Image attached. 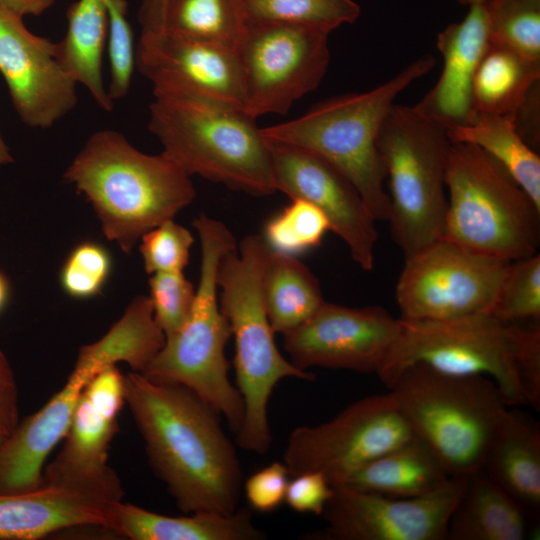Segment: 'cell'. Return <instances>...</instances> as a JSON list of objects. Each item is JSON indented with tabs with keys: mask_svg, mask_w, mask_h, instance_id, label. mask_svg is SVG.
<instances>
[{
	"mask_svg": "<svg viewBox=\"0 0 540 540\" xmlns=\"http://www.w3.org/2000/svg\"><path fill=\"white\" fill-rule=\"evenodd\" d=\"M270 252L262 236L248 235L222 257L217 272L219 305L235 344V386L244 403L236 443L259 455L272 443L268 403L276 385L284 378H316L295 366L276 345L262 286Z\"/></svg>",
	"mask_w": 540,
	"mask_h": 540,
	"instance_id": "obj_4",
	"label": "cell"
},
{
	"mask_svg": "<svg viewBox=\"0 0 540 540\" xmlns=\"http://www.w3.org/2000/svg\"><path fill=\"white\" fill-rule=\"evenodd\" d=\"M262 286L275 333L284 334L300 326L325 302L319 280L296 256L271 250Z\"/></svg>",
	"mask_w": 540,
	"mask_h": 540,
	"instance_id": "obj_29",
	"label": "cell"
},
{
	"mask_svg": "<svg viewBox=\"0 0 540 540\" xmlns=\"http://www.w3.org/2000/svg\"><path fill=\"white\" fill-rule=\"evenodd\" d=\"M467 477L450 476L435 490L412 498H393L333 486L322 516L324 540H447L451 515Z\"/></svg>",
	"mask_w": 540,
	"mask_h": 540,
	"instance_id": "obj_14",
	"label": "cell"
},
{
	"mask_svg": "<svg viewBox=\"0 0 540 540\" xmlns=\"http://www.w3.org/2000/svg\"><path fill=\"white\" fill-rule=\"evenodd\" d=\"M153 96L148 129L186 174L251 196L276 192L268 142L243 108L188 95Z\"/></svg>",
	"mask_w": 540,
	"mask_h": 540,
	"instance_id": "obj_5",
	"label": "cell"
},
{
	"mask_svg": "<svg viewBox=\"0 0 540 540\" xmlns=\"http://www.w3.org/2000/svg\"><path fill=\"white\" fill-rule=\"evenodd\" d=\"M530 518L480 468L466 478L449 521L447 540H524L530 536Z\"/></svg>",
	"mask_w": 540,
	"mask_h": 540,
	"instance_id": "obj_25",
	"label": "cell"
},
{
	"mask_svg": "<svg viewBox=\"0 0 540 540\" xmlns=\"http://www.w3.org/2000/svg\"><path fill=\"white\" fill-rule=\"evenodd\" d=\"M245 23L303 25L332 32L360 16L353 0H239Z\"/></svg>",
	"mask_w": 540,
	"mask_h": 540,
	"instance_id": "obj_33",
	"label": "cell"
},
{
	"mask_svg": "<svg viewBox=\"0 0 540 540\" xmlns=\"http://www.w3.org/2000/svg\"><path fill=\"white\" fill-rule=\"evenodd\" d=\"M10 296V285L6 276L0 271V312L6 306Z\"/></svg>",
	"mask_w": 540,
	"mask_h": 540,
	"instance_id": "obj_46",
	"label": "cell"
},
{
	"mask_svg": "<svg viewBox=\"0 0 540 540\" xmlns=\"http://www.w3.org/2000/svg\"><path fill=\"white\" fill-rule=\"evenodd\" d=\"M489 46L484 3L471 5L460 22L438 34L443 69L435 86L415 108L446 129L468 124L477 112L472 96L474 76Z\"/></svg>",
	"mask_w": 540,
	"mask_h": 540,
	"instance_id": "obj_21",
	"label": "cell"
},
{
	"mask_svg": "<svg viewBox=\"0 0 540 540\" xmlns=\"http://www.w3.org/2000/svg\"><path fill=\"white\" fill-rule=\"evenodd\" d=\"M445 184L448 207L443 239L508 261L538 253L540 208L482 149L452 143Z\"/></svg>",
	"mask_w": 540,
	"mask_h": 540,
	"instance_id": "obj_9",
	"label": "cell"
},
{
	"mask_svg": "<svg viewBox=\"0 0 540 540\" xmlns=\"http://www.w3.org/2000/svg\"><path fill=\"white\" fill-rule=\"evenodd\" d=\"M19 423L18 389L13 370L0 350V446Z\"/></svg>",
	"mask_w": 540,
	"mask_h": 540,
	"instance_id": "obj_43",
	"label": "cell"
},
{
	"mask_svg": "<svg viewBox=\"0 0 540 540\" xmlns=\"http://www.w3.org/2000/svg\"><path fill=\"white\" fill-rule=\"evenodd\" d=\"M97 373L89 364L76 360L64 386L41 409L19 421L0 446V495L43 486L44 463L65 438L80 395Z\"/></svg>",
	"mask_w": 540,
	"mask_h": 540,
	"instance_id": "obj_20",
	"label": "cell"
},
{
	"mask_svg": "<svg viewBox=\"0 0 540 540\" xmlns=\"http://www.w3.org/2000/svg\"><path fill=\"white\" fill-rule=\"evenodd\" d=\"M389 392L413 435L453 477L481 468L509 407L491 379L448 374L421 363L405 368Z\"/></svg>",
	"mask_w": 540,
	"mask_h": 540,
	"instance_id": "obj_8",
	"label": "cell"
},
{
	"mask_svg": "<svg viewBox=\"0 0 540 540\" xmlns=\"http://www.w3.org/2000/svg\"><path fill=\"white\" fill-rule=\"evenodd\" d=\"M401 327L380 306L352 308L324 302L303 324L282 334L283 348L298 368L377 373Z\"/></svg>",
	"mask_w": 540,
	"mask_h": 540,
	"instance_id": "obj_16",
	"label": "cell"
},
{
	"mask_svg": "<svg viewBox=\"0 0 540 540\" xmlns=\"http://www.w3.org/2000/svg\"><path fill=\"white\" fill-rule=\"evenodd\" d=\"M67 31L56 43V56L77 84L86 87L97 105L111 111L102 62L108 30L106 0H76L67 9Z\"/></svg>",
	"mask_w": 540,
	"mask_h": 540,
	"instance_id": "obj_27",
	"label": "cell"
},
{
	"mask_svg": "<svg viewBox=\"0 0 540 540\" xmlns=\"http://www.w3.org/2000/svg\"><path fill=\"white\" fill-rule=\"evenodd\" d=\"M141 239L140 251L148 274L183 272L194 243L187 228L170 219L147 231Z\"/></svg>",
	"mask_w": 540,
	"mask_h": 540,
	"instance_id": "obj_39",
	"label": "cell"
},
{
	"mask_svg": "<svg viewBox=\"0 0 540 540\" xmlns=\"http://www.w3.org/2000/svg\"><path fill=\"white\" fill-rule=\"evenodd\" d=\"M413 433L390 392L360 399L331 420L295 428L283 462L290 475L318 471L331 485L404 443Z\"/></svg>",
	"mask_w": 540,
	"mask_h": 540,
	"instance_id": "obj_13",
	"label": "cell"
},
{
	"mask_svg": "<svg viewBox=\"0 0 540 540\" xmlns=\"http://www.w3.org/2000/svg\"><path fill=\"white\" fill-rule=\"evenodd\" d=\"M201 246L199 284L183 325L166 338L164 346L140 372L146 378L182 385L222 415L236 434L244 418L242 396L229 379L225 347L229 323L218 298L217 272L222 257L237 247L221 221L205 214L193 220Z\"/></svg>",
	"mask_w": 540,
	"mask_h": 540,
	"instance_id": "obj_7",
	"label": "cell"
},
{
	"mask_svg": "<svg viewBox=\"0 0 540 540\" xmlns=\"http://www.w3.org/2000/svg\"><path fill=\"white\" fill-rule=\"evenodd\" d=\"M111 531L132 540H262L266 533L254 525L250 508L230 515L211 512L165 516L119 501Z\"/></svg>",
	"mask_w": 540,
	"mask_h": 540,
	"instance_id": "obj_24",
	"label": "cell"
},
{
	"mask_svg": "<svg viewBox=\"0 0 540 540\" xmlns=\"http://www.w3.org/2000/svg\"><path fill=\"white\" fill-rule=\"evenodd\" d=\"M434 66L435 58L423 55L371 90L323 100L295 119L262 128V134L330 163L356 187L376 220L388 221L390 200L377 147L379 130L398 95Z\"/></svg>",
	"mask_w": 540,
	"mask_h": 540,
	"instance_id": "obj_6",
	"label": "cell"
},
{
	"mask_svg": "<svg viewBox=\"0 0 540 540\" xmlns=\"http://www.w3.org/2000/svg\"><path fill=\"white\" fill-rule=\"evenodd\" d=\"M124 390L149 463L177 507L186 514L234 513L242 469L220 414L188 388L139 372L124 376Z\"/></svg>",
	"mask_w": 540,
	"mask_h": 540,
	"instance_id": "obj_1",
	"label": "cell"
},
{
	"mask_svg": "<svg viewBox=\"0 0 540 540\" xmlns=\"http://www.w3.org/2000/svg\"><path fill=\"white\" fill-rule=\"evenodd\" d=\"M13 162L12 155L9 152V148L6 145L1 133H0V166Z\"/></svg>",
	"mask_w": 540,
	"mask_h": 540,
	"instance_id": "obj_47",
	"label": "cell"
},
{
	"mask_svg": "<svg viewBox=\"0 0 540 540\" xmlns=\"http://www.w3.org/2000/svg\"><path fill=\"white\" fill-rule=\"evenodd\" d=\"M449 477L435 453L413 435L341 484L387 497L412 498L435 490Z\"/></svg>",
	"mask_w": 540,
	"mask_h": 540,
	"instance_id": "obj_26",
	"label": "cell"
},
{
	"mask_svg": "<svg viewBox=\"0 0 540 540\" xmlns=\"http://www.w3.org/2000/svg\"><path fill=\"white\" fill-rule=\"evenodd\" d=\"M124 404V375L116 365L103 368L82 391L65 443L43 470V486L122 500L124 491L116 472L108 465V450Z\"/></svg>",
	"mask_w": 540,
	"mask_h": 540,
	"instance_id": "obj_15",
	"label": "cell"
},
{
	"mask_svg": "<svg viewBox=\"0 0 540 540\" xmlns=\"http://www.w3.org/2000/svg\"><path fill=\"white\" fill-rule=\"evenodd\" d=\"M330 33L303 25L246 24L235 46L245 112L255 119L284 115L316 90L330 63Z\"/></svg>",
	"mask_w": 540,
	"mask_h": 540,
	"instance_id": "obj_11",
	"label": "cell"
},
{
	"mask_svg": "<svg viewBox=\"0 0 540 540\" xmlns=\"http://www.w3.org/2000/svg\"><path fill=\"white\" fill-rule=\"evenodd\" d=\"M245 26L239 0L166 2L163 30L176 35L235 48Z\"/></svg>",
	"mask_w": 540,
	"mask_h": 540,
	"instance_id": "obj_32",
	"label": "cell"
},
{
	"mask_svg": "<svg viewBox=\"0 0 540 540\" xmlns=\"http://www.w3.org/2000/svg\"><path fill=\"white\" fill-rule=\"evenodd\" d=\"M106 6L110 67V84L107 90L114 102L126 96L129 91L136 67V50L133 31L127 19L128 2L106 0Z\"/></svg>",
	"mask_w": 540,
	"mask_h": 540,
	"instance_id": "obj_38",
	"label": "cell"
},
{
	"mask_svg": "<svg viewBox=\"0 0 540 540\" xmlns=\"http://www.w3.org/2000/svg\"><path fill=\"white\" fill-rule=\"evenodd\" d=\"M167 0H139L137 12L141 34H154L163 30Z\"/></svg>",
	"mask_w": 540,
	"mask_h": 540,
	"instance_id": "obj_44",
	"label": "cell"
},
{
	"mask_svg": "<svg viewBox=\"0 0 540 540\" xmlns=\"http://www.w3.org/2000/svg\"><path fill=\"white\" fill-rule=\"evenodd\" d=\"M267 142L276 192L316 206L327 218L330 231L344 241L353 261L365 271L372 270L377 220L356 187L318 155L292 145Z\"/></svg>",
	"mask_w": 540,
	"mask_h": 540,
	"instance_id": "obj_17",
	"label": "cell"
},
{
	"mask_svg": "<svg viewBox=\"0 0 540 540\" xmlns=\"http://www.w3.org/2000/svg\"><path fill=\"white\" fill-rule=\"evenodd\" d=\"M540 65L529 63L504 48L490 45L473 80L477 112L516 114L538 86Z\"/></svg>",
	"mask_w": 540,
	"mask_h": 540,
	"instance_id": "obj_31",
	"label": "cell"
},
{
	"mask_svg": "<svg viewBox=\"0 0 540 540\" xmlns=\"http://www.w3.org/2000/svg\"><path fill=\"white\" fill-rule=\"evenodd\" d=\"M118 502L58 486L0 495V540H37L78 526L111 530Z\"/></svg>",
	"mask_w": 540,
	"mask_h": 540,
	"instance_id": "obj_22",
	"label": "cell"
},
{
	"mask_svg": "<svg viewBox=\"0 0 540 540\" xmlns=\"http://www.w3.org/2000/svg\"><path fill=\"white\" fill-rule=\"evenodd\" d=\"M166 336L157 324L148 296L135 297L123 316L98 341L84 345L78 356L100 369L126 362L135 372H142L161 350Z\"/></svg>",
	"mask_w": 540,
	"mask_h": 540,
	"instance_id": "obj_30",
	"label": "cell"
},
{
	"mask_svg": "<svg viewBox=\"0 0 540 540\" xmlns=\"http://www.w3.org/2000/svg\"><path fill=\"white\" fill-rule=\"evenodd\" d=\"M333 494V486L326 476L318 471L294 475L289 481L285 502L297 513L322 515Z\"/></svg>",
	"mask_w": 540,
	"mask_h": 540,
	"instance_id": "obj_42",
	"label": "cell"
},
{
	"mask_svg": "<svg viewBox=\"0 0 540 540\" xmlns=\"http://www.w3.org/2000/svg\"><path fill=\"white\" fill-rule=\"evenodd\" d=\"M0 74L21 121L49 128L77 104V83L56 56V43L32 33L0 4Z\"/></svg>",
	"mask_w": 540,
	"mask_h": 540,
	"instance_id": "obj_18",
	"label": "cell"
},
{
	"mask_svg": "<svg viewBox=\"0 0 540 540\" xmlns=\"http://www.w3.org/2000/svg\"><path fill=\"white\" fill-rule=\"evenodd\" d=\"M290 473L284 462L275 461L250 475L244 493L250 508L270 513L285 502Z\"/></svg>",
	"mask_w": 540,
	"mask_h": 540,
	"instance_id": "obj_41",
	"label": "cell"
},
{
	"mask_svg": "<svg viewBox=\"0 0 540 540\" xmlns=\"http://www.w3.org/2000/svg\"><path fill=\"white\" fill-rule=\"evenodd\" d=\"M55 0H0V4L21 15L38 16L47 11Z\"/></svg>",
	"mask_w": 540,
	"mask_h": 540,
	"instance_id": "obj_45",
	"label": "cell"
},
{
	"mask_svg": "<svg viewBox=\"0 0 540 540\" xmlns=\"http://www.w3.org/2000/svg\"><path fill=\"white\" fill-rule=\"evenodd\" d=\"M327 231L329 222L316 206L291 199L289 205L268 220L263 239L272 251L297 256L318 247Z\"/></svg>",
	"mask_w": 540,
	"mask_h": 540,
	"instance_id": "obj_35",
	"label": "cell"
},
{
	"mask_svg": "<svg viewBox=\"0 0 540 540\" xmlns=\"http://www.w3.org/2000/svg\"><path fill=\"white\" fill-rule=\"evenodd\" d=\"M481 469L533 519L540 514V425L508 407L486 451Z\"/></svg>",
	"mask_w": 540,
	"mask_h": 540,
	"instance_id": "obj_23",
	"label": "cell"
},
{
	"mask_svg": "<svg viewBox=\"0 0 540 540\" xmlns=\"http://www.w3.org/2000/svg\"><path fill=\"white\" fill-rule=\"evenodd\" d=\"M496 317L519 323L540 319V255L511 261L491 310Z\"/></svg>",
	"mask_w": 540,
	"mask_h": 540,
	"instance_id": "obj_36",
	"label": "cell"
},
{
	"mask_svg": "<svg viewBox=\"0 0 540 540\" xmlns=\"http://www.w3.org/2000/svg\"><path fill=\"white\" fill-rule=\"evenodd\" d=\"M149 287L154 318L167 338L186 321L196 290L183 272L154 273Z\"/></svg>",
	"mask_w": 540,
	"mask_h": 540,
	"instance_id": "obj_40",
	"label": "cell"
},
{
	"mask_svg": "<svg viewBox=\"0 0 540 540\" xmlns=\"http://www.w3.org/2000/svg\"><path fill=\"white\" fill-rule=\"evenodd\" d=\"M112 270L108 250L86 241L78 244L67 256L60 272L65 293L76 299H87L101 293Z\"/></svg>",
	"mask_w": 540,
	"mask_h": 540,
	"instance_id": "obj_37",
	"label": "cell"
},
{
	"mask_svg": "<svg viewBox=\"0 0 540 540\" xmlns=\"http://www.w3.org/2000/svg\"><path fill=\"white\" fill-rule=\"evenodd\" d=\"M405 259L395 293L404 320H442L491 312L511 263L445 239Z\"/></svg>",
	"mask_w": 540,
	"mask_h": 540,
	"instance_id": "obj_12",
	"label": "cell"
},
{
	"mask_svg": "<svg viewBox=\"0 0 540 540\" xmlns=\"http://www.w3.org/2000/svg\"><path fill=\"white\" fill-rule=\"evenodd\" d=\"M64 179L88 199L105 236L126 253L196 196L191 177L174 162L139 151L110 129L88 138Z\"/></svg>",
	"mask_w": 540,
	"mask_h": 540,
	"instance_id": "obj_3",
	"label": "cell"
},
{
	"mask_svg": "<svg viewBox=\"0 0 540 540\" xmlns=\"http://www.w3.org/2000/svg\"><path fill=\"white\" fill-rule=\"evenodd\" d=\"M399 334L376 373L389 389L421 363L460 376H484L509 407H540V327L477 313L442 320L401 319Z\"/></svg>",
	"mask_w": 540,
	"mask_h": 540,
	"instance_id": "obj_2",
	"label": "cell"
},
{
	"mask_svg": "<svg viewBox=\"0 0 540 540\" xmlns=\"http://www.w3.org/2000/svg\"><path fill=\"white\" fill-rule=\"evenodd\" d=\"M456 1L462 5L471 6L474 4L485 3L487 0H456Z\"/></svg>",
	"mask_w": 540,
	"mask_h": 540,
	"instance_id": "obj_48",
	"label": "cell"
},
{
	"mask_svg": "<svg viewBox=\"0 0 540 540\" xmlns=\"http://www.w3.org/2000/svg\"><path fill=\"white\" fill-rule=\"evenodd\" d=\"M136 67L153 95L178 94L243 108L241 68L234 47L167 31L141 34Z\"/></svg>",
	"mask_w": 540,
	"mask_h": 540,
	"instance_id": "obj_19",
	"label": "cell"
},
{
	"mask_svg": "<svg viewBox=\"0 0 540 540\" xmlns=\"http://www.w3.org/2000/svg\"><path fill=\"white\" fill-rule=\"evenodd\" d=\"M446 128L415 106L394 104L377 147L389 185L391 236L405 257L443 239L448 207Z\"/></svg>",
	"mask_w": 540,
	"mask_h": 540,
	"instance_id": "obj_10",
	"label": "cell"
},
{
	"mask_svg": "<svg viewBox=\"0 0 540 540\" xmlns=\"http://www.w3.org/2000/svg\"><path fill=\"white\" fill-rule=\"evenodd\" d=\"M490 45L540 65V0H487Z\"/></svg>",
	"mask_w": 540,
	"mask_h": 540,
	"instance_id": "obj_34",
	"label": "cell"
},
{
	"mask_svg": "<svg viewBox=\"0 0 540 540\" xmlns=\"http://www.w3.org/2000/svg\"><path fill=\"white\" fill-rule=\"evenodd\" d=\"M446 131L452 143L471 144L491 156L540 208V157L518 132L515 114L476 112L468 124Z\"/></svg>",
	"mask_w": 540,
	"mask_h": 540,
	"instance_id": "obj_28",
	"label": "cell"
}]
</instances>
